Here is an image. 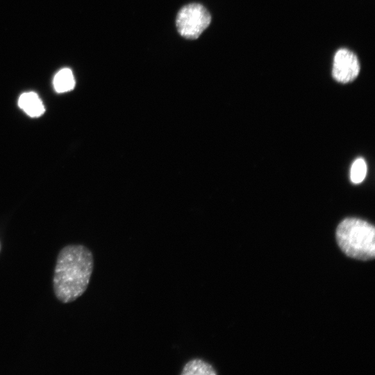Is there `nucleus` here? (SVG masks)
I'll return each mask as SVG.
<instances>
[{
	"label": "nucleus",
	"mask_w": 375,
	"mask_h": 375,
	"mask_svg": "<svg viewBox=\"0 0 375 375\" xmlns=\"http://www.w3.org/2000/svg\"><path fill=\"white\" fill-rule=\"evenodd\" d=\"M181 375H216L217 372L212 365L201 358H194L187 362L183 367Z\"/></svg>",
	"instance_id": "obj_6"
},
{
	"label": "nucleus",
	"mask_w": 375,
	"mask_h": 375,
	"mask_svg": "<svg viewBox=\"0 0 375 375\" xmlns=\"http://www.w3.org/2000/svg\"><path fill=\"white\" fill-rule=\"evenodd\" d=\"M367 174V165L365 160L362 158H358L353 162L351 171V181L354 184L361 183L365 178Z\"/></svg>",
	"instance_id": "obj_8"
},
{
	"label": "nucleus",
	"mask_w": 375,
	"mask_h": 375,
	"mask_svg": "<svg viewBox=\"0 0 375 375\" xmlns=\"http://www.w3.org/2000/svg\"><path fill=\"white\" fill-rule=\"evenodd\" d=\"M211 16L201 4L192 3L185 5L178 11L176 25L179 34L185 38H198L209 26Z\"/></svg>",
	"instance_id": "obj_3"
},
{
	"label": "nucleus",
	"mask_w": 375,
	"mask_h": 375,
	"mask_svg": "<svg viewBox=\"0 0 375 375\" xmlns=\"http://www.w3.org/2000/svg\"><path fill=\"white\" fill-rule=\"evenodd\" d=\"M94 269L92 251L81 244H70L58 253L53 277L56 297L63 303H71L87 290Z\"/></svg>",
	"instance_id": "obj_1"
},
{
	"label": "nucleus",
	"mask_w": 375,
	"mask_h": 375,
	"mask_svg": "<svg viewBox=\"0 0 375 375\" xmlns=\"http://www.w3.org/2000/svg\"><path fill=\"white\" fill-rule=\"evenodd\" d=\"M19 108L28 116L38 117L41 116L45 109L42 100L33 92H24L18 100Z\"/></svg>",
	"instance_id": "obj_5"
},
{
	"label": "nucleus",
	"mask_w": 375,
	"mask_h": 375,
	"mask_svg": "<svg viewBox=\"0 0 375 375\" xmlns=\"http://www.w3.org/2000/svg\"><path fill=\"white\" fill-rule=\"evenodd\" d=\"M338 245L348 257L367 261L375 257V228L362 219L347 217L337 226Z\"/></svg>",
	"instance_id": "obj_2"
},
{
	"label": "nucleus",
	"mask_w": 375,
	"mask_h": 375,
	"mask_svg": "<svg viewBox=\"0 0 375 375\" xmlns=\"http://www.w3.org/2000/svg\"><path fill=\"white\" fill-rule=\"evenodd\" d=\"M75 79L70 69L64 68L56 73L53 78V87L57 92L62 93L74 89Z\"/></svg>",
	"instance_id": "obj_7"
},
{
	"label": "nucleus",
	"mask_w": 375,
	"mask_h": 375,
	"mask_svg": "<svg viewBox=\"0 0 375 375\" xmlns=\"http://www.w3.org/2000/svg\"><path fill=\"white\" fill-rule=\"evenodd\" d=\"M360 72V64L357 56L347 49L337 51L333 58L332 76L342 83L353 81Z\"/></svg>",
	"instance_id": "obj_4"
}]
</instances>
